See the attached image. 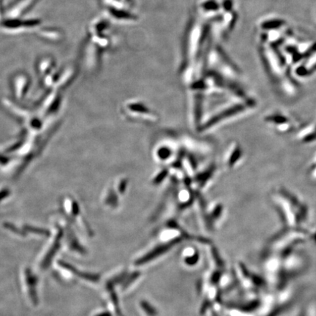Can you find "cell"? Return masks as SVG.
<instances>
[{
	"label": "cell",
	"instance_id": "cell-1",
	"mask_svg": "<svg viewBox=\"0 0 316 316\" xmlns=\"http://www.w3.org/2000/svg\"><path fill=\"white\" fill-rule=\"evenodd\" d=\"M182 240V238H177V239L173 240L172 242L160 244V245L154 247V249H152V250L148 252V253L145 254L141 258L136 260L134 265H136V266H142V265L149 263V262L151 261V260L157 258V257L161 256V255H164V254H166V252L170 250L175 244L179 243V242Z\"/></svg>",
	"mask_w": 316,
	"mask_h": 316
},
{
	"label": "cell",
	"instance_id": "cell-2",
	"mask_svg": "<svg viewBox=\"0 0 316 316\" xmlns=\"http://www.w3.org/2000/svg\"><path fill=\"white\" fill-rule=\"evenodd\" d=\"M63 229L61 228H58V232H57L56 237L55 238L53 243L50 246V248L48 249V252L45 254V256L42 260L41 264H40V267L43 270H46L50 267V264H51L52 260L55 258L56 254L58 253L59 250L61 247L62 239H63V235H64Z\"/></svg>",
	"mask_w": 316,
	"mask_h": 316
},
{
	"label": "cell",
	"instance_id": "cell-3",
	"mask_svg": "<svg viewBox=\"0 0 316 316\" xmlns=\"http://www.w3.org/2000/svg\"><path fill=\"white\" fill-rule=\"evenodd\" d=\"M24 274H25L26 284H27V289H28L29 297H30L31 301L33 303L34 305L36 306L39 302L37 291L38 278L30 268L26 269Z\"/></svg>",
	"mask_w": 316,
	"mask_h": 316
},
{
	"label": "cell",
	"instance_id": "cell-4",
	"mask_svg": "<svg viewBox=\"0 0 316 316\" xmlns=\"http://www.w3.org/2000/svg\"><path fill=\"white\" fill-rule=\"evenodd\" d=\"M58 265L68 271L71 272L73 275L77 276L78 278L86 280V281L92 282V283H97L100 279V276L98 274L86 273V272L79 271L77 268L73 266L71 264L65 261V260H59Z\"/></svg>",
	"mask_w": 316,
	"mask_h": 316
},
{
	"label": "cell",
	"instance_id": "cell-5",
	"mask_svg": "<svg viewBox=\"0 0 316 316\" xmlns=\"http://www.w3.org/2000/svg\"><path fill=\"white\" fill-rule=\"evenodd\" d=\"M29 78L25 75L16 76L14 80V92L17 98L22 99L25 97L29 87Z\"/></svg>",
	"mask_w": 316,
	"mask_h": 316
},
{
	"label": "cell",
	"instance_id": "cell-6",
	"mask_svg": "<svg viewBox=\"0 0 316 316\" xmlns=\"http://www.w3.org/2000/svg\"><path fill=\"white\" fill-rule=\"evenodd\" d=\"M60 96L57 95V94H50L47 98L43 101V106H42L41 112L43 116H48L55 113L57 109L60 107Z\"/></svg>",
	"mask_w": 316,
	"mask_h": 316
},
{
	"label": "cell",
	"instance_id": "cell-7",
	"mask_svg": "<svg viewBox=\"0 0 316 316\" xmlns=\"http://www.w3.org/2000/svg\"><path fill=\"white\" fill-rule=\"evenodd\" d=\"M286 117L282 115H274L269 116L267 120L271 125L276 127L277 130L280 131H288V130L291 128V122Z\"/></svg>",
	"mask_w": 316,
	"mask_h": 316
},
{
	"label": "cell",
	"instance_id": "cell-8",
	"mask_svg": "<svg viewBox=\"0 0 316 316\" xmlns=\"http://www.w3.org/2000/svg\"><path fill=\"white\" fill-rule=\"evenodd\" d=\"M67 239H68V244H69V247L70 248H71V250H75V251H77L81 254L86 253L85 249L80 244L77 238L75 237L74 234H73L71 229H68Z\"/></svg>",
	"mask_w": 316,
	"mask_h": 316
},
{
	"label": "cell",
	"instance_id": "cell-9",
	"mask_svg": "<svg viewBox=\"0 0 316 316\" xmlns=\"http://www.w3.org/2000/svg\"><path fill=\"white\" fill-rule=\"evenodd\" d=\"M24 231L32 233V234H37V235L42 236V237H50V235L49 231L46 230V229H40V228L35 227V226H29V225H25L24 226Z\"/></svg>",
	"mask_w": 316,
	"mask_h": 316
},
{
	"label": "cell",
	"instance_id": "cell-10",
	"mask_svg": "<svg viewBox=\"0 0 316 316\" xmlns=\"http://www.w3.org/2000/svg\"><path fill=\"white\" fill-rule=\"evenodd\" d=\"M140 306L142 308L143 311L148 316H157L158 312L157 309L154 306L151 305L150 303L148 302L147 301H141L140 303Z\"/></svg>",
	"mask_w": 316,
	"mask_h": 316
},
{
	"label": "cell",
	"instance_id": "cell-11",
	"mask_svg": "<svg viewBox=\"0 0 316 316\" xmlns=\"http://www.w3.org/2000/svg\"><path fill=\"white\" fill-rule=\"evenodd\" d=\"M52 63L53 62L51 60H43L40 61V65H39V72L43 75L49 73L52 68Z\"/></svg>",
	"mask_w": 316,
	"mask_h": 316
},
{
	"label": "cell",
	"instance_id": "cell-12",
	"mask_svg": "<svg viewBox=\"0 0 316 316\" xmlns=\"http://www.w3.org/2000/svg\"><path fill=\"white\" fill-rule=\"evenodd\" d=\"M4 227L6 228V229L7 230L11 231V232L14 233L16 235L20 236V237H26L27 236V234H26L25 231H24V229L22 230L21 229H19V228L16 227V226L14 224H11V223H6L4 224Z\"/></svg>",
	"mask_w": 316,
	"mask_h": 316
},
{
	"label": "cell",
	"instance_id": "cell-13",
	"mask_svg": "<svg viewBox=\"0 0 316 316\" xmlns=\"http://www.w3.org/2000/svg\"><path fill=\"white\" fill-rule=\"evenodd\" d=\"M200 256L198 253H195L193 255H190V256H187L185 259V265H188V266H195L197 265L198 260H199Z\"/></svg>",
	"mask_w": 316,
	"mask_h": 316
},
{
	"label": "cell",
	"instance_id": "cell-14",
	"mask_svg": "<svg viewBox=\"0 0 316 316\" xmlns=\"http://www.w3.org/2000/svg\"><path fill=\"white\" fill-rule=\"evenodd\" d=\"M10 195H11V191H10L9 189L6 187H0V203L6 200V198H8Z\"/></svg>",
	"mask_w": 316,
	"mask_h": 316
},
{
	"label": "cell",
	"instance_id": "cell-15",
	"mask_svg": "<svg viewBox=\"0 0 316 316\" xmlns=\"http://www.w3.org/2000/svg\"><path fill=\"white\" fill-rule=\"evenodd\" d=\"M8 159H6V157H3V155L0 154V167L2 166H6L8 164Z\"/></svg>",
	"mask_w": 316,
	"mask_h": 316
},
{
	"label": "cell",
	"instance_id": "cell-16",
	"mask_svg": "<svg viewBox=\"0 0 316 316\" xmlns=\"http://www.w3.org/2000/svg\"><path fill=\"white\" fill-rule=\"evenodd\" d=\"M95 316H112L109 312H102L97 314Z\"/></svg>",
	"mask_w": 316,
	"mask_h": 316
}]
</instances>
